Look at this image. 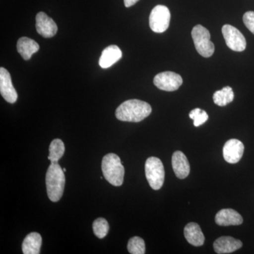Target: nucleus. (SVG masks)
Masks as SVG:
<instances>
[{
  "label": "nucleus",
  "mask_w": 254,
  "mask_h": 254,
  "mask_svg": "<svg viewBox=\"0 0 254 254\" xmlns=\"http://www.w3.org/2000/svg\"><path fill=\"white\" fill-rule=\"evenodd\" d=\"M151 112V106L146 102L133 99L122 103L117 108L115 115L120 121L139 123L148 118Z\"/></svg>",
  "instance_id": "1"
},
{
  "label": "nucleus",
  "mask_w": 254,
  "mask_h": 254,
  "mask_svg": "<svg viewBox=\"0 0 254 254\" xmlns=\"http://www.w3.org/2000/svg\"><path fill=\"white\" fill-rule=\"evenodd\" d=\"M46 187L48 198L58 202L63 196L65 187V175L63 169L58 163H51L46 174Z\"/></svg>",
  "instance_id": "2"
},
{
  "label": "nucleus",
  "mask_w": 254,
  "mask_h": 254,
  "mask_svg": "<svg viewBox=\"0 0 254 254\" xmlns=\"http://www.w3.org/2000/svg\"><path fill=\"white\" fill-rule=\"evenodd\" d=\"M102 171L105 180L115 187L123 185L125 177V168L120 157L114 153H109L103 157Z\"/></svg>",
  "instance_id": "3"
},
{
  "label": "nucleus",
  "mask_w": 254,
  "mask_h": 254,
  "mask_svg": "<svg viewBox=\"0 0 254 254\" xmlns=\"http://www.w3.org/2000/svg\"><path fill=\"white\" fill-rule=\"evenodd\" d=\"M145 172L150 187L154 190H160L165 181V174L161 160L156 157H150L147 159Z\"/></svg>",
  "instance_id": "4"
},
{
  "label": "nucleus",
  "mask_w": 254,
  "mask_h": 254,
  "mask_svg": "<svg viewBox=\"0 0 254 254\" xmlns=\"http://www.w3.org/2000/svg\"><path fill=\"white\" fill-rule=\"evenodd\" d=\"M191 36L195 49L202 57L208 58L213 55L215 47L210 41V32L207 28L201 25H197L192 30Z\"/></svg>",
  "instance_id": "5"
},
{
  "label": "nucleus",
  "mask_w": 254,
  "mask_h": 254,
  "mask_svg": "<svg viewBox=\"0 0 254 254\" xmlns=\"http://www.w3.org/2000/svg\"><path fill=\"white\" fill-rule=\"evenodd\" d=\"M170 10L164 5H157L150 12L149 25L152 31L157 33H163L170 26Z\"/></svg>",
  "instance_id": "6"
},
{
  "label": "nucleus",
  "mask_w": 254,
  "mask_h": 254,
  "mask_svg": "<svg viewBox=\"0 0 254 254\" xmlns=\"http://www.w3.org/2000/svg\"><path fill=\"white\" fill-rule=\"evenodd\" d=\"M222 33L230 49L235 52H242L247 48L246 38L237 28L226 24L222 27Z\"/></svg>",
  "instance_id": "7"
},
{
  "label": "nucleus",
  "mask_w": 254,
  "mask_h": 254,
  "mask_svg": "<svg viewBox=\"0 0 254 254\" xmlns=\"http://www.w3.org/2000/svg\"><path fill=\"white\" fill-rule=\"evenodd\" d=\"M153 83L159 89L171 92L179 89L183 83V79L180 75L173 71H164L155 76Z\"/></svg>",
  "instance_id": "8"
},
{
  "label": "nucleus",
  "mask_w": 254,
  "mask_h": 254,
  "mask_svg": "<svg viewBox=\"0 0 254 254\" xmlns=\"http://www.w3.org/2000/svg\"><path fill=\"white\" fill-rule=\"evenodd\" d=\"M0 93L4 99L11 104L17 100L18 94L13 86L10 73L3 67L0 68Z\"/></svg>",
  "instance_id": "9"
},
{
  "label": "nucleus",
  "mask_w": 254,
  "mask_h": 254,
  "mask_svg": "<svg viewBox=\"0 0 254 254\" xmlns=\"http://www.w3.org/2000/svg\"><path fill=\"white\" fill-rule=\"evenodd\" d=\"M245 145L240 140H229L223 147V157L225 161L231 164L238 163L243 156Z\"/></svg>",
  "instance_id": "10"
},
{
  "label": "nucleus",
  "mask_w": 254,
  "mask_h": 254,
  "mask_svg": "<svg viewBox=\"0 0 254 254\" xmlns=\"http://www.w3.org/2000/svg\"><path fill=\"white\" fill-rule=\"evenodd\" d=\"M36 27L37 32L44 38H52L56 35L58 32V26L56 23L49 17L46 13L41 11L36 15Z\"/></svg>",
  "instance_id": "11"
},
{
  "label": "nucleus",
  "mask_w": 254,
  "mask_h": 254,
  "mask_svg": "<svg viewBox=\"0 0 254 254\" xmlns=\"http://www.w3.org/2000/svg\"><path fill=\"white\" fill-rule=\"evenodd\" d=\"M215 222L220 226L240 225L243 222V218L236 210L233 209H222L215 215Z\"/></svg>",
  "instance_id": "12"
},
{
  "label": "nucleus",
  "mask_w": 254,
  "mask_h": 254,
  "mask_svg": "<svg viewBox=\"0 0 254 254\" xmlns=\"http://www.w3.org/2000/svg\"><path fill=\"white\" fill-rule=\"evenodd\" d=\"M242 242L232 237H221L215 241L213 248L218 254L233 253L242 248Z\"/></svg>",
  "instance_id": "13"
},
{
  "label": "nucleus",
  "mask_w": 254,
  "mask_h": 254,
  "mask_svg": "<svg viewBox=\"0 0 254 254\" xmlns=\"http://www.w3.org/2000/svg\"><path fill=\"white\" fill-rule=\"evenodd\" d=\"M172 165L177 178L185 179L190 173V165L186 155L182 151H176L172 157Z\"/></svg>",
  "instance_id": "14"
},
{
  "label": "nucleus",
  "mask_w": 254,
  "mask_h": 254,
  "mask_svg": "<svg viewBox=\"0 0 254 254\" xmlns=\"http://www.w3.org/2000/svg\"><path fill=\"white\" fill-rule=\"evenodd\" d=\"M123 57V53L120 48L117 46L107 47L100 56L99 64L100 67L108 68L113 66L114 64L118 63Z\"/></svg>",
  "instance_id": "15"
},
{
  "label": "nucleus",
  "mask_w": 254,
  "mask_h": 254,
  "mask_svg": "<svg viewBox=\"0 0 254 254\" xmlns=\"http://www.w3.org/2000/svg\"><path fill=\"white\" fill-rule=\"evenodd\" d=\"M184 233L185 238L190 245L200 247L204 244L205 237L198 224L195 222L187 224L184 230Z\"/></svg>",
  "instance_id": "16"
},
{
  "label": "nucleus",
  "mask_w": 254,
  "mask_h": 254,
  "mask_svg": "<svg viewBox=\"0 0 254 254\" xmlns=\"http://www.w3.org/2000/svg\"><path fill=\"white\" fill-rule=\"evenodd\" d=\"M16 48L18 53L21 55L23 60H29L32 55L39 50L40 47L36 41L31 38L22 37L18 39Z\"/></svg>",
  "instance_id": "17"
},
{
  "label": "nucleus",
  "mask_w": 254,
  "mask_h": 254,
  "mask_svg": "<svg viewBox=\"0 0 254 254\" xmlns=\"http://www.w3.org/2000/svg\"><path fill=\"white\" fill-rule=\"evenodd\" d=\"M42 237L39 233L31 232L23 240L22 252L24 254H39L42 246Z\"/></svg>",
  "instance_id": "18"
},
{
  "label": "nucleus",
  "mask_w": 254,
  "mask_h": 254,
  "mask_svg": "<svg viewBox=\"0 0 254 254\" xmlns=\"http://www.w3.org/2000/svg\"><path fill=\"white\" fill-rule=\"evenodd\" d=\"M213 98L215 104L218 105V106H225L233 101L235 94L231 87L226 86L220 91L215 92Z\"/></svg>",
  "instance_id": "19"
},
{
  "label": "nucleus",
  "mask_w": 254,
  "mask_h": 254,
  "mask_svg": "<svg viewBox=\"0 0 254 254\" xmlns=\"http://www.w3.org/2000/svg\"><path fill=\"white\" fill-rule=\"evenodd\" d=\"M64 152L65 146L63 141L59 138L54 139L50 143L48 160H50L51 163H58L64 154Z\"/></svg>",
  "instance_id": "20"
},
{
  "label": "nucleus",
  "mask_w": 254,
  "mask_h": 254,
  "mask_svg": "<svg viewBox=\"0 0 254 254\" xmlns=\"http://www.w3.org/2000/svg\"><path fill=\"white\" fill-rule=\"evenodd\" d=\"M93 230L95 236L99 239H103L107 236L109 232V223L105 218H97L93 222Z\"/></svg>",
  "instance_id": "21"
},
{
  "label": "nucleus",
  "mask_w": 254,
  "mask_h": 254,
  "mask_svg": "<svg viewBox=\"0 0 254 254\" xmlns=\"http://www.w3.org/2000/svg\"><path fill=\"white\" fill-rule=\"evenodd\" d=\"M128 252L131 254H144L145 245L144 240L139 237H133L130 239L127 245Z\"/></svg>",
  "instance_id": "22"
},
{
  "label": "nucleus",
  "mask_w": 254,
  "mask_h": 254,
  "mask_svg": "<svg viewBox=\"0 0 254 254\" xmlns=\"http://www.w3.org/2000/svg\"><path fill=\"white\" fill-rule=\"evenodd\" d=\"M190 118L193 120V125L195 127L203 125L208 120V115L204 110L195 108L190 113Z\"/></svg>",
  "instance_id": "23"
},
{
  "label": "nucleus",
  "mask_w": 254,
  "mask_h": 254,
  "mask_svg": "<svg viewBox=\"0 0 254 254\" xmlns=\"http://www.w3.org/2000/svg\"><path fill=\"white\" fill-rule=\"evenodd\" d=\"M243 21L245 26L254 34V11H247L243 16Z\"/></svg>",
  "instance_id": "24"
},
{
  "label": "nucleus",
  "mask_w": 254,
  "mask_h": 254,
  "mask_svg": "<svg viewBox=\"0 0 254 254\" xmlns=\"http://www.w3.org/2000/svg\"><path fill=\"white\" fill-rule=\"evenodd\" d=\"M138 1L139 0H124V3H125V6L128 8L136 4Z\"/></svg>",
  "instance_id": "25"
},
{
  "label": "nucleus",
  "mask_w": 254,
  "mask_h": 254,
  "mask_svg": "<svg viewBox=\"0 0 254 254\" xmlns=\"http://www.w3.org/2000/svg\"><path fill=\"white\" fill-rule=\"evenodd\" d=\"M63 171H64V173H65V172H66V169L64 168V169H63Z\"/></svg>",
  "instance_id": "26"
}]
</instances>
